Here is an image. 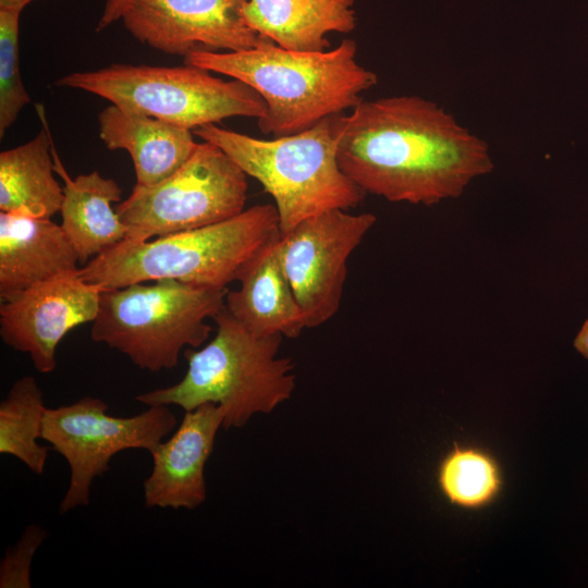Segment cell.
Here are the masks:
<instances>
[{
    "mask_svg": "<svg viewBox=\"0 0 588 588\" xmlns=\"http://www.w3.org/2000/svg\"><path fill=\"white\" fill-rule=\"evenodd\" d=\"M46 409L32 376L16 380L0 403V453L17 458L36 475L44 473L50 451L38 442Z\"/></svg>",
    "mask_w": 588,
    "mask_h": 588,
    "instance_id": "ffe728a7",
    "label": "cell"
},
{
    "mask_svg": "<svg viewBox=\"0 0 588 588\" xmlns=\"http://www.w3.org/2000/svg\"><path fill=\"white\" fill-rule=\"evenodd\" d=\"M54 171L64 181L61 226L77 253L79 264H86L126 236L113 203L121 200L119 184L98 171L72 179L52 147Z\"/></svg>",
    "mask_w": 588,
    "mask_h": 588,
    "instance_id": "ac0fdd59",
    "label": "cell"
},
{
    "mask_svg": "<svg viewBox=\"0 0 588 588\" xmlns=\"http://www.w3.org/2000/svg\"><path fill=\"white\" fill-rule=\"evenodd\" d=\"M245 172L218 146L198 143L170 176L152 185L135 184L115 207L126 240L148 241L228 220L245 210Z\"/></svg>",
    "mask_w": 588,
    "mask_h": 588,
    "instance_id": "ba28073f",
    "label": "cell"
},
{
    "mask_svg": "<svg viewBox=\"0 0 588 588\" xmlns=\"http://www.w3.org/2000/svg\"><path fill=\"white\" fill-rule=\"evenodd\" d=\"M185 64L156 66L114 63L96 71L72 72L57 86L87 91L121 108L195 130L232 117L260 119L266 102L238 79Z\"/></svg>",
    "mask_w": 588,
    "mask_h": 588,
    "instance_id": "52a82bcc",
    "label": "cell"
},
{
    "mask_svg": "<svg viewBox=\"0 0 588 588\" xmlns=\"http://www.w3.org/2000/svg\"><path fill=\"white\" fill-rule=\"evenodd\" d=\"M23 10L0 9V137L30 102L20 72L19 29Z\"/></svg>",
    "mask_w": 588,
    "mask_h": 588,
    "instance_id": "7402d4cb",
    "label": "cell"
},
{
    "mask_svg": "<svg viewBox=\"0 0 588 588\" xmlns=\"http://www.w3.org/2000/svg\"><path fill=\"white\" fill-rule=\"evenodd\" d=\"M151 282L105 289L90 336L140 369L159 372L176 367L182 350L208 340L207 320L224 308L229 290L170 279Z\"/></svg>",
    "mask_w": 588,
    "mask_h": 588,
    "instance_id": "8992f818",
    "label": "cell"
},
{
    "mask_svg": "<svg viewBox=\"0 0 588 588\" xmlns=\"http://www.w3.org/2000/svg\"><path fill=\"white\" fill-rule=\"evenodd\" d=\"M280 235L275 206L255 205L207 226L148 241L124 238L78 272L102 289L164 279L224 289L238 281L256 256Z\"/></svg>",
    "mask_w": 588,
    "mask_h": 588,
    "instance_id": "3957f363",
    "label": "cell"
},
{
    "mask_svg": "<svg viewBox=\"0 0 588 588\" xmlns=\"http://www.w3.org/2000/svg\"><path fill=\"white\" fill-rule=\"evenodd\" d=\"M193 131L223 150L271 195L281 235L313 216L356 207L366 194L339 166L334 115L301 133L273 139L255 138L215 124Z\"/></svg>",
    "mask_w": 588,
    "mask_h": 588,
    "instance_id": "5b68a950",
    "label": "cell"
},
{
    "mask_svg": "<svg viewBox=\"0 0 588 588\" xmlns=\"http://www.w3.org/2000/svg\"><path fill=\"white\" fill-rule=\"evenodd\" d=\"M125 0H107L102 14L97 24V30L100 32L114 22L120 21Z\"/></svg>",
    "mask_w": 588,
    "mask_h": 588,
    "instance_id": "cb8c5ba5",
    "label": "cell"
},
{
    "mask_svg": "<svg viewBox=\"0 0 588 588\" xmlns=\"http://www.w3.org/2000/svg\"><path fill=\"white\" fill-rule=\"evenodd\" d=\"M573 345L583 357L588 359V319L585 320L580 330L576 334Z\"/></svg>",
    "mask_w": 588,
    "mask_h": 588,
    "instance_id": "d4e9b609",
    "label": "cell"
},
{
    "mask_svg": "<svg viewBox=\"0 0 588 588\" xmlns=\"http://www.w3.org/2000/svg\"><path fill=\"white\" fill-rule=\"evenodd\" d=\"M79 259L61 224L51 219L0 212V301L76 271Z\"/></svg>",
    "mask_w": 588,
    "mask_h": 588,
    "instance_id": "5bb4252c",
    "label": "cell"
},
{
    "mask_svg": "<svg viewBox=\"0 0 588 588\" xmlns=\"http://www.w3.org/2000/svg\"><path fill=\"white\" fill-rule=\"evenodd\" d=\"M279 238L246 267L238 279L240 287L228 292L225 308L256 334L295 339L308 327L305 313L282 268Z\"/></svg>",
    "mask_w": 588,
    "mask_h": 588,
    "instance_id": "2e32d148",
    "label": "cell"
},
{
    "mask_svg": "<svg viewBox=\"0 0 588 588\" xmlns=\"http://www.w3.org/2000/svg\"><path fill=\"white\" fill-rule=\"evenodd\" d=\"M47 537V530L39 525H28L21 538L8 548L0 563V588H30V565L33 558Z\"/></svg>",
    "mask_w": 588,
    "mask_h": 588,
    "instance_id": "603a6c76",
    "label": "cell"
},
{
    "mask_svg": "<svg viewBox=\"0 0 588 588\" xmlns=\"http://www.w3.org/2000/svg\"><path fill=\"white\" fill-rule=\"evenodd\" d=\"M217 331L203 347L186 348L187 370L176 383L138 394L146 406L175 405L185 412L213 403L224 412V429L242 428L256 414H269L296 385L294 364L279 357L282 335H259L225 308L213 318Z\"/></svg>",
    "mask_w": 588,
    "mask_h": 588,
    "instance_id": "277c9868",
    "label": "cell"
},
{
    "mask_svg": "<svg viewBox=\"0 0 588 588\" xmlns=\"http://www.w3.org/2000/svg\"><path fill=\"white\" fill-rule=\"evenodd\" d=\"M437 482L450 504L478 511L499 498L503 475L499 462L489 451L455 443L439 463Z\"/></svg>",
    "mask_w": 588,
    "mask_h": 588,
    "instance_id": "44dd1931",
    "label": "cell"
},
{
    "mask_svg": "<svg viewBox=\"0 0 588 588\" xmlns=\"http://www.w3.org/2000/svg\"><path fill=\"white\" fill-rule=\"evenodd\" d=\"M357 45L343 39L324 51L282 48L272 41L241 51H195L184 63L228 75L255 89L266 102L258 119L264 134H297L353 109L377 75L357 62Z\"/></svg>",
    "mask_w": 588,
    "mask_h": 588,
    "instance_id": "7a4b0ae2",
    "label": "cell"
},
{
    "mask_svg": "<svg viewBox=\"0 0 588 588\" xmlns=\"http://www.w3.org/2000/svg\"><path fill=\"white\" fill-rule=\"evenodd\" d=\"M356 0H247L246 24L264 38L291 50L324 51L327 35L355 29Z\"/></svg>",
    "mask_w": 588,
    "mask_h": 588,
    "instance_id": "e0dca14e",
    "label": "cell"
},
{
    "mask_svg": "<svg viewBox=\"0 0 588 588\" xmlns=\"http://www.w3.org/2000/svg\"><path fill=\"white\" fill-rule=\"evenodd\" d=\"M108 404L94 396L46 409L41 440L70 466L69 488L59 511L65 514L90 501L96 477L109 470L111 458L125 450L154 452L177 424L168 405H151L131 417L109 415Z\"/></svg>",
    "mask_w": 588,
    "mask_h": 588,
    "instance_id": "9c48e42d",
    "label": "cell"
},
{
    "mask_svg": "<svg viewBox=\"0 0 588 588\" xmlns=\"http://www.w3.org/2000/svg\"><path fill=\"white\" fill-rule=\"evenodd\" d=\"M376 221L371 212L332 209L280 235V261L308 328L323 324L339 311L348 258Z\"/></svg>",
    "mask_w": 588,
    "mask_h": 588,
    "instance_id": "30bf717a",
    "label": "cell"
},
{
    "mask_svg": "<svg viewBox=\"0 0 588 588\" xmlns=\"http://www.w3.org/2000/svg\"><path fill=\"white\" fill-rule=\"evenodd\" d=\"M36 0H0V9H20L24 10L26 5Z\"/></svg>",
    "mask_w": 588,
    "mask_h": 588,
    "instance_id": "484cf974",
    "label": "cell"
},
{
    "mask_svg": "<svg viewBox=\"0 0 588 588\" xmlns=\"http://www.w3.org/2000/svg\"><path fill=\"white\" fill-rule=\"evenodd\" d=\"M49 133L0 152V211L51 219L60 212L63 187L53 175Z\"/></svg>",
    "mask_w": 588,
    "mask_h": 588,
    "instance_id": "d6986e66",
    "label": "cell"
},
{
    "mask_svg": "<svg viewBox=\"0 0 588 588\" xmlns=\"http://www.w3.org/2000/svg\"><path fill=\"white\" fill-rule=\"evenodd\" d=\"M223 419L213 403L185 412L175 432L150 453L152 468L143 482L146 507L194 510L206 501L205 466Z\"/></svg>",
    "mask_w": 588,
    "mask_h": 588,
    "instance_id": "4fadbf2b",
    "label": "cell"
},
{
    "mask_svg": "<svg viewBox=\"0 0 588 588\" xmlns=\"http://www.w3.org/2000/svg\"><path fill=\"white\" fill-rule=\"evenodd\" d=\"M78 270L39 282L0 304L2 342L28 354L40 373L57 368L61 340L97 317L105 289L83 280Z\"/></svg>",
    "mask_w": 588,
    "mask_h": 588,
    "instance_id": "7c38bea8",
    "label": "cell"
},
{
    "mask_svg": "<svg viewBox=\"0 0 588 588\" xmlns=\"http://www.w3.org/2000/svg\"><path fill=\"white\" fill-rule=\"evenodd\" d=\"M247 0H125L120 21L139 42L184 58L241 51L271 41L243 17Z\"/></svg>",
    "mask_w": 588,
    "mask_h": 588,
    "instance_id": "8fae6325",
    "label": "cell"
},
{
    "mask_svg": "<svg viewBox=\"0 0 588 588\" xmlns=\"http://www.w3.org/2000/svg\"><path fill=\"white\" fill-rule=\"evenodd\" d=\"M341 170L366 194L436 205L493 170L488 144L419 96L362 100L334 115Z\"/></svg>",
    "mask_w": 588,
    "mask_h": 588,
    "instance_id": "6da1fadb",
    "label": "cell"
},
{
    "mask_svg": "<svg viewBox=\"0 0 588 588\" xmlns=\"http://www.w3.org/2000/svg\"><path fill=\"white\" fill-rule=\"evenodd\" d=\"M98 123L100 139L109 150L130 154L138 185L170 176L198 145L192 130L113 103L99 113Z\"/></svg>",
    "mask_w": 588,
    "mask_h": 588,
    "instance_id": "9a60e30c",
    "label": "cell"
}]
</instances>
